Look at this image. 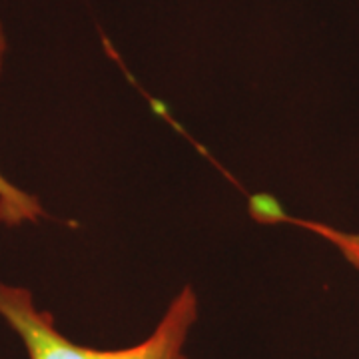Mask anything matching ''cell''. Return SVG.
Masks as SVG:
<instances>
[{
    "label": "cell",
    "instance_id": "obj_1",
    "mask_svg": "<svg viewBox=\"0 0 359 359\" xmlns=\"http://www.w3.org/2000/svg\"><path fill=\"white\" fill-rule=\"evenodd\" d=\"M0 316L20 335L30 359H188L182 347L198 316V299L190 285L184 287L154 334L138 346L114 351L72 344L56 330L48 311L36 309L32 294L25 287L0 283Z\"/></svg>",
    "mask_w": 359,
    "mask_h": 359
},
{
    "label": "cell",
    "instance_id": "obj_2",
    "mask_svg": "<svg viewBox=\"0 0 359 359\" xmlns=\"http://www.w3.org/2000/svg\"><path fill=\"white\" fill-rule=\"evenodd\" d=\"M6 50V39H4V30L0 25V68H2V56ZM44 216V210L40 202L22 192L20 188H16L8 180L0 174V222L6 226H20V224H34Z\"/></svg>",
    "mask_w": 359,
    "mask_h": 359
}]
</instances>
